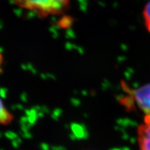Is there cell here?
<instances>
[{
	"mask_svg": "<svg viewBox=\"0 0 150 150\" xmlns=\"http://www.w3.org/2000/svg\"><path fill=\"white\" fill-rule=\"evenodd\" d=\"M17 6L34 12L40 17L63 13L69 8L70 0H12Z\"/></svg>",
	"mask_w": 150,
	"mask_h": 150,
	"instance_id": "cell-1",
	"label": "cell"
},
{
	"mask_svg": "<svg viewBox=\"0 0 150 150\" xmlns=\"http://www.w3.org/2000/svg\"><path fill=\"white\" fill-rule=\"evenodd\" d=\"M134 100L146 115H150V83L131 92Z\"/></svg>",
	"mask_w": 150,
	"mask_h": 150,
	"instance_id": "cell-2",
	"label": "cell"
},
{
	"mask_svg": "<svg viewBox=\"0 0 150 150\" xmlns=\"http://www.w3.org/2000/svg\"><path fill=\"white\" fill-rule=\"evenodd\" d=\"M140 150H150V115H146L144 122L138 129Z\"/></svg>",
	"mask_w": 150,
	"mask_h": 150,
	"instance_id": "cell-3",
	"label": "cell"
},
{
	"mask_svg": "<svg viewBox=\"0 0 150 150\" xmlns=\"http://www.w3.org/2000/svg\"><path fill=\"white\" fill-rule=\"evenodd\" d=\"M13 120V116L5 108L2 101L0 99V124L8 125Z\"/></svg>",
	"mask_w": 150,
	"mask_h": 150,
	"instance_id": "cell-4",
	"label": "cell"
},
{
	"mask_svg": "<svg viewBox=\"0 0 150 150\" xmlns=\"http://www.w3.org/2000/svg\"><path fill=\"white\" fill-rule=\"evenodd\" d=\"M143 16L145 19L146 28L150 32V1H149L145 6L143 11Z\"/></svg>",
	"mask_w": 150,
	"mask_h": 150,
	"instance_id": "cell-5",
	"label": "cell"
},
{
	"mask_svg": "<svg viewBox=\"0 0 150 150\" xmlns=\"http://www.w3.org/2000/svg\"><path fill=\"white\" fill-rule=\"evenodd\" d=\"M2 63H3V56H2V54L0 53V67H1Z\"/></svg>",
	"mask_w": 150,
	"mask_h": 150,
	"instance_id": "cell-6",
	"label": "cell"
}]
</instances>
